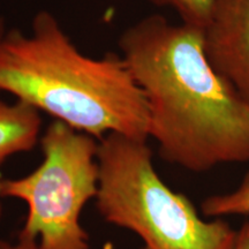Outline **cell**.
Wrapping results in <instances>:
<instances>
[{
	"label": "cell",
	"instance_id": "cell-9",
	"mask_svg": "<svg viewBox=\"0 0 249 249\" xmlns=\"http://www.w3.org/2000/svg\"><path fill=\"white\" fill-rule=\"evenodd\" d=\"M0 249H39L37 240L18 233L17 242H9L0 239Z\"/></svg>",
	"mask_w": 249,
	"mask_h": 249
},
{
	"label": "cell",
	"instance_id": "cell-8",
	"mask_svg": "<svg viewBox=\"0 0 249 249\" xmlns=\"http://www.w3.org/2000/svg\"><path fill=\"white\" fill-rule=\"evenodd\" d=\"M152 5L173 11L182 23L204 29L216 0H148Z\"/></svg>",
	"mask_w": 249,
	"mask_h": 249
},
{
	"label": "cell",
	"instance_id": "cell-10",
	"mask_svg": "<svg viewBox=\"0 0 249 249\" xmlns=\"http://www.w3.org/2000/svg\"><path fill=\"white\" fill-rule=\"evenodd\" d=\"M229 249H249V222L236 230L234 239Z\"/></svg>",
	"mask_w": 249,
	"mask_h": 249
},
{
	"label": "cell",
	"instance_id": "cell-3",
	"mask_svg": "<svg viewBox=\"0 0 249 249\" xmlns=\"http://www.w3.org/2000/svg\"><path fill=\"white\" fill-rule=\"evenodd\" d=\"M96 208L104 220L135 233L142 249H229L235 230L204 220L160 179L148 141L111 133L98 140Z\"/></svg>",
	"mask_w": 249,
	"mask_h": 249
},
{
	"label": "cell",
	"instance_id": "cell-5",
	"mask_svg": "<svg viewBox=\"0 0 249 249\" xmlns=\"http://www.w3.org/2000/svg\"><path fill=\"white\" fill-rule=\"evenodd\" d=\"M203 31L210 61L249 104V0H216Z\"/></svg>",
	"mask_w": 249,
	"mask_h": 249
},
{
	"label": "cell",
	"instance_id": "cell-7",
	"mask_svg": "<svg viewBox=\"0 0 249 249\" xmlns=\"http://www.w3.org/2000/svg\"><path fill=\"white\" fill-rule=\"evenodd\" d=\"M202 213L207 217L249 214V172L234 191L211 195L202 202Z\"/></svg>",
	"mask_w": 249,
	"mask_h": 249
},
{
	"label": "cell",
	"instance_id": "cell-1",
	"mask_svg": "<svg viewBox=\"0 0 249 249\" xmlns=\"http://www.w3.org/2000/svg\"><path fill=\"white\" fill-rule=\"evenodd\" d=\"M118 46L163 160L192 172L249 161V104L210 61L203 29L151 14L127 27Z\"/></svg>",
	"mask_w": 249,
	"mask_h": 249
},
{
	"label": "cell",
	"instance_id": "cell-2",
	"mask_svg": "<svg viewBox=\"0 0 249 249\" xmlns=\"http://www.w3.org/2000/svg\"><path fill=\"white\" fill-rule=\"evenodd\" d=\"M0 90L97 140L149 139L147 103L120 53H82L46 9L29 31L8 29L0 39Z\"/></svg>",
	"mask_w": 249,
	"mask_h": 249
},
{
	"label": "cell",
	"instance_id": "cell-12",
	"mask_svg": "<svg viewBox=\"0 0 249 249\" xmlns=\"http://www.w3.org/2000/svg\"><path fill=\"white\" fill-rule=\"evenodd\" d=\"M0 218H1V204H0Z\"/></svg>",
	"mask_w": 249,
	"mask_h": 249
},
{
	"label": "cell",
	"instance_id": "cell-11",
	"mask_svg": "<svg viewBox=\"0 0 249 249\" xmlns=\"http://www.w3.org/2000/svg\"><path fill=\"white\" fill-rule=\"evenodd\" d=\"M7 27H6V22H5V18L0 17V39L2 38V36L5 35L6 31H7Z\"/></svg>",
	"mask_w": 249,
	"mask_h": 249
},
{
	"label": "cell",
	"instance_id": "cell-6",
	"mask_svg": "<svg viewBox=\"0 0 249 249\" xmlns=\"http://www.w3.org/2000/svg\"><path fill=\"white\" fill-rule=\"evenodd\" d=\"M40 112L26 103L0 99V166L11 156L30 151L40 136ZM0 177V187L2 182Z\"/></svg>",
	"mask_w": 249,
	"mask_h": 249
},
{
	"label": "cell",
	"instance_id": "cell-4",
	"mask_svg": "<svg viewBox=\"0 0 249 249\" xmlns=\"http://www.w3.org/2000/svg\"><path fill=\"white\" fill-rule=\"evenodd\" d=\"M43 160L26 177L2 180L0 197L26 202L20 234L39 249H90L81 213L98 192V141L53 120L40 136Z\"/></svg>",
	"mask_w": 249,
	"mask_h": 249
}]
</instances>
